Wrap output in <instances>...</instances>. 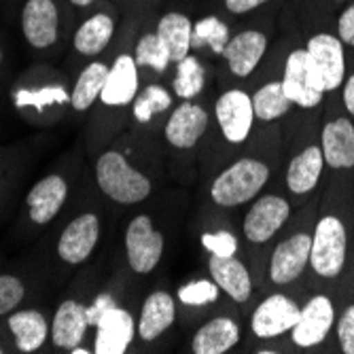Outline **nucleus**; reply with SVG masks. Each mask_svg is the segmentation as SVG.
Instances as JSON below:
<instances>
[{"label": "nucleus", "instance_id": "a211bd4d", "mask_svg": "<svg viewBox=\"0 0 354 354\" xmlns=\"http://www.w3.org/2000/svg\"><path fill=\"white\" fill-rule=\"evenodd\" d=\"M325 164L333 170L354 168V125L346 117H337L323 127L320 136Z\"/></svg>", "mask_w": 354, "mask_h": 354}, {"label": "nucleus", "instance_id": "a19ab883", "mask_svg": "<svg viewBox=\"0 0 354 354\" xmlns=\"http://www.w3.org/2000/svg\"><path fill=\"white\" fill-rule=\"evenodd\" d=\"M225 7H227L230 13L234 15H244L248 11H254V9H259L261 5L270 3V0H223Z\"/></svg>", "mask_w": 354, "mask_h": 354}, {"label": "nucleus", "instance_id": "7c9ffc66", "mask_svg": "<svg viewBox=\"0 0 354 354\" xmlns=\"http://www.w3.org/2000/svg\"><path fill=\"white\" fill-rule=\"evenodd\" d=\"M232 35H230V26L225 24L223 19L208 15L202 17L200 21L193 24V35H191V47L202 49L208 47L212 53L223 55L225 47H227Z\"/></svg>", "mask_w": 354, "mask_h": 354}, {"label": "nucleus", "instance_id": "dca6fc26", "mask_svg": "<svg viewBox=\"0 0 354 354\" xmlns=\"http://www.w3.org/2000/svg\"><path fill=\"white\" fill-rule=\"evenodd\" d=\"M268 51V37L261 30H244L230 39L227 47L223 51V57L227 62L232 75L244 79L252 75V71L259 66Z\"/></svg>", "mask_w": 354, "mask_h": 354}, {"label": "nucleus", "instance_id": "f03ea898", "mask_svg": "<svg viewBox=\"0 0 354 354\" xmlns=\"http://www.w3.org/2000/svg\"><path fill=\"white\" fill-rule=\"evenodd\" d=\"M95 180L111 200L123 206L140 204L151 196V180L132 168L119 151H106L100 155L95 162Z\"/></svg>", "mask_w": 354, "mask_h": 354}, {"label": "nucleus", "instance_id": "a18cd8bd", "mask_svg": "<svg viewBox=\"0 0 354 354\" xmlns=\"http://www.w3.org/2000/svg\"><path fill=\"white\" fill-rule=\"evenodd\" d=\"M0 62H3V51H0Z\"/></svg>", "mask_w": 354, "mask_h": 354}, {"label": "nucleus", "instance_id": "f257e3e1", "mask_svg": "<svg viewBox=\"0 0 354 354\" xmlns=\"http://www.w3.org/2000/svg\"><path fill=\"white\" fill-rule=\"evenodd\" d=\"M270 180V168L252 157H242L225 168L210 185V198L221 208H236L252 202Z\"/></svg>", "mask_w": 354, "mask_h": 354}, {"label": "nucleus", "instance_id": "473e14b6", "mask_svg": "<svg viewBox=\"0 0 354 354\" xmlns=\"http://www.w3.org/2000/svg\"><path fill=\"white\" fill-rule=\"evenodd\" d=\"M134 59L138 64V68L149 66L155 73H164L168 68V64L172 62L166 43L159 39L157 32H149V35L140 37V41L136 43Z\"/></svg>", "mask_w": 354, "mask_h": 354}, {"label": "nucleus", "instance_id": "ea45409f", "mask_svg": "<svg viewBox=\"0 0 354 354\" xmlns=\"http://www.w3.org/2000/svg\"><path fill=\"white\" fill-rule=\"evenodd\" d=\"M115 306V301H113V297L111 295H98L95 297V301L91 304V306H87V320H89V327H95L98 325V320L102 318V314L109 310V308H113Z\"/></svg>", "mask_w": 354, "mask_h": 354}, {"label": "nucleus", "instance_id": "c9c22d12", "mask_svg": "<svg viewBox=\"0 0 354 354\" xmlns=\"http://www.w3.org/2000/svg\"><path fill=\"white\" fill-rule=\"evenodd\" d=\"M200 240L202 246L214 257H236L238 252V238L232 232H206Z\"/></svg>", "mask_w": 354, "mask_h": 354}, {"label": "nucleus", "instance_id": "7ed1b4c3", "mask_svg": "<svg viewBox=\"0 0 354 354\" xmlns=\"http://www.w3.org/2000/svg\"><path fill=\"white\" fill-rule=\"evenodd\" d=\"M348 254V234L339 216L327 214L318 218L314 234H312V248H310V268L320 278H337L346 266Z\"/></svg>", "mask_w": 354, "mask_h": 354}, {"label": "nucleus", "instance_id": "bb28decb", "mask_svg": "<svg viewBox=\"0 0 354 354\" xmlns=\"http://www.w3.org/2000/svg\"><path fill=\"white\" fill-rule=\"evenodd\" d=\"M115 19L106 13H95L81 24L75 35V49L83 55H98L113 39Z\"/></svg>", "mask_w": 354, "mask_h": 354}, {"label": "nucleus", "instance_id": "72a5a7b5", "mask_svg": "<svg viewBox=\"0 0 354 354\" xmlns=\"http://www.w3.org/2000/svg\"><path fill=\"white\" fill-rule=\"evenodd\" d=\"M218 293H221V288L212 278L191 280L189 284L178 288V301L189 308H204V306L214 304L218 299Z\"/></svg>", "mask_w": 354, "mask_h": 354}, {"label": "nucleus", "instance_id": "9d476101", "mask_svg": "<svg viewBox=\"0 0 354 354\" xmlns=\"http://www.w3.org/2000/svg\"><path fill=\"white\" fill-rule=\"evenodd\" d=\"M310 248H312V236L304 232L282 240L272 254L270 280L278 286L295 282L304 274V270L310 268Z\"/></svg>", "mask_w": 354, "mask_h": 354}, {"label": "nucleus", "instance_id": "4be33fe9", "mask_svg": "<svg viewBox=\"0 0 354 354\" xmlns=\"http://www.w3.org/2000/svg\"><path fill=\"white\" fill-rule=\"evenodd\" d=\"M87 329H89L87 306L75 299H66L55 310L53 325H51V342L55 348L73 350L83 342Z\"/></svg>", "mask_w": 354, "mask_h": 354}, {"label": "nucleus", "instance_id": "37998d69", "mask_svg": "<svg viewBox=\"0 0 354 354\" xmlns=\"http://www.w3.org/2000/svg\"><path fill=\"white\" fill-rule=\"evenodd\" d=\"M71 3H73L75 7H89V5L95 3V0H71Z\"/></svg>", "mask_w": 354, "mask_h": 354}, {"label": "nucleus", "instance_id": "49530a36", "mask_svg": "<svg viewBox=\"0 0 354 354\" xmlns=\"http://www.w3.org/2000/svg\"><path fill=\"white\" fill-rule=\"evenodd\" d=\"M0 354H3V346H0Z\"/></svg>", "mask_w": 354, "mask_h": 354}, {"label": "nucleus", "instance_id": "393cba45", "mask_svg": "<svg viewBox=\"0 0 354 354\" xmlns=\"http://www.w3.org/2000/svg\"><path fill=\"white\" fill-rule=\"evenodd\" d=\"M9 329L15 337V346L19 352L30 354L39 350L49 333L47 320L39 310H21L9 316Z\"/></svg>", "mask_w": 354, "mask_h": 354}, {"label": "nucleus", "instance_id": "cd10ccee", "mask_svg": "<svg viewBox=\"0 0 354 354\" xmlns=\"http://www.w3.org/2000/svg\"><path fill=\"white\" fill-rule=\"evenodd\" d=\"M109 77V66L104 62H91L89 66H85L75 83V89L71 93V104L75 111L83 113L87 111L95 100L100 98L102 87Z\"/></svg>", "mask_w": 354, "mask_h": 354}, {"label": "nucleus", "instance_id": "39448f33", "mask_svg": "<svg viewBox=\"0 0 354 354\" xmlns=\"http://www.w3.org/2000/svg\"><path fill=\"white\" fill-rule=\"evenodd\" d=\"M164 234L155 227V223L147 214H138L130 221L125 230V254L130 268L145 276L151 274L164 257Z\"/></svg>", "mask_w": 354, "mask_h": 354}, {"label": "nucleus", "instance_id": "c756f323", "mask_svg": "<svg viewBox=\"0 0 354 354\" xmlns=\"http://www.w3.org/2000/svg\"><path fill=\"white\" fill-rule=\"evenodd\" d=\"M206 83V73L202 62L196 55H187L185 59L176 62V75L172 81V91L180 100H193L202 93Z\"/></svg>", "mask_w": 354, "mask_h": 354}, {"label": "nucleus", "instance_id": "79ce46f5", "mask_svg": "<svg viewBox=\"0 0 354 354\" xmlns=\"http://www.w3.org/2000/svg\"><path fill=\"white\" fill-rule=\"evenodd\" d=\"M344 106L354 117V75L344 81Z\"/></svg>", "mask_w": 354, "mask_h": 354}, {"label": "nucleus", "instance_id": "20e7f679", "mask_svg": "<svg viewBox=\"0 0 354 354\" xmlns=\"http://www.w3.org/2000/svg\"><path fill=\"white\" fill-rule=\"evenodd\" d=\"M282 87L286 98L299 109H314L325 98V85L318 77V71L306 49H295L288 53L282 75Z\"/></svg>", "mask_w": 354, "mask_h": 354}, {"label": "nucleus", "instance_id": "412c9836", "mask_svg": "<svg viewBox=\"0 0 354 354\" xmlns=\"http://www.w3.org/2000/svg\"><path fill=\"white\" fill-rule=\"evenodd\" d=\"M208 270H210V278L218 284V288L225 295H230L236 304L248 301V297L252 295V278L238 257L210 254Z\"/></svg>", "mask_w": 354, "mask_h": 354}, {"label": "nucleus", "instance_id": "2eb2a0df", "mask_svg": "<svg viewBox=\"0 0 354 354\" xmlns=\"http://www.w3.org/2000/svg\"><path fill=\"white\" fill-rule=\"evenodd\" d=\"M208 130V113L204 106L193 104L191 100H183L176 106L164 127L166 140L176 149H191Z\"/></svg>", "mask_w": 354, "mask_h": 354}, {"label": "nucleus", "instance_id": "f8f14e48", "mask_svg": "<svg viewBox=\"0 0 354 354\" xmlns=\"http://www.w3.org/2000/svg\"><path fill=\"white\" fill-rule=\"evenodd\" d=\"M306 51L314 62L318 77L325 85V91H333L346 81V55L339 37L325 35V32L323 35H314L308 41Z\"/></svg>", "mask_w": 354, "mask_h": 354}, {"label": "nucleus", "instance_id": "5701e85b", "mask_svg": "<svg viewBox=\"0 0 354 354\" xmlns=\"http://www.w3.org/2000/svg\"><path fill=\"white\" fill-rule=\"evenodd\" d=\"M240 342V325L230 316H216L202 325L191 339L193 354H225Z\"/></svg>", "mask_w": 354, "mask_h": 354}, {"label": "nucleus", "instance_id": "58836bf2", "mask_svg": "<svg viewBox=\"0 0 354 354\" xmlns=\"http://www.w3.org/2000/svg\"><path fill=\"white\" fill-rule=\"evenodd\" d=\"M337 37L344 45L354 47V3L337 19Z\"/></svg>", "mask_w": 354, "mask_h": 354}, {"label": "nucleus", "instance_id": "2f4dec72", "mask_svg": "<svg viewBox=\"0 0 354 354\" xmlns=\"http://www.w3.org/2000/svg\"><path fill=\"white\" fill-rule=\"evenodd\" d=\"M172 106V93L162 85H149L138 91L134 100V119L138 123H149L155 115L166 113Z\"/></svg>", "mask_w": 354, "mask_h": 354}, {"label": "nucleus", "instance_id": "f3484780", "mask_svg": "<svg viewBox=\"0 0 354 354\" xmlns=\"http://www.w3.org/2000/svg\"><path fill=\"white\" fill-rule=\"evenodd\" d=\"M138 64L134 55L121 53L115 64L109 68L106 83L102 87L100 100L106 106H127L136 100L138 95Z\"/></svg>", "mask_w": 354, "mask_h": 354}, {"label": "nucleus", "instance_id": "c03bdc74", "mask_svg": "<svg viewBox=\"0 0 354 354\" xmlns=\"http://www.w3.org/2000/svg\"><path fill=\"white\" fill-rule=\"evenodd\" d=\"M71 352H73V354H89V352H93V350H87L85 346H81V344H79V346H77V348H73Z\"/></svg>", "mask_w": 354, "mask_h": 354}, {"label": "nucleus", "instance_id": "6e6552de", "mask_svg": "<svg viewBox=\"0 0 354 354\" xmlns=\"http://www.w3.org/2000/svg\"><path fill=\"white\" fill-rule=\"evenodd\" d=\"M299 312L301 308L297 306L295 299L282 293H274L254 308L250 316V331L259 339H270V337L291 333L299 318Z\"/></svg>", "mask_w": 354, "mask_h": 354}, {"label": "nucleus", "instance_id": "1a4fd4ad", "mask_svg": "<svg viewBox=\"0 0 354 354\" xmlns=\"http://www.w3.org/2000/svg\"><path fill=\"white\" fill-rule=\"evenodd\" d=\"M335 308L327 295H314L299 312L295 327L291 329L293 344L299 348H314L323 344L333 329Z\"/></svg>", "mask_w": 354, "mask_h": 354}, {"label": "nucleus", "instance_id": "9b49d317", "mask_svg": "<svg viewBox=\"0 0 354 354\" xmlns=\"http://www.w3.org/2000/svg\"><path fill=\"white\" fill-rule=\"evenodd\" d=\"M100 238V221L95 214L85 212L71 221L57 240V254L62 261L79 266L89 259Z\"/></svg>", "mask_w": 354, "mask_h": 354}, {"label": "nucleus", "instance_id": "e433bc0d", "mask_svg": "<svg viewBox=\"0 0 354 354\" xmlns=\"http://www.w3.org/2000/svg\"><path fill=\"white\" fill-rule=\"evenodd\" d=\"M337 342L344 354H354V304L348 306L339 316Z\"/></svg>", "mask_w": 354, "mask_h": 354}, {"label": "nucleus", "instance_id": "b1692460", "mask_svg": "<svg viewBox=\"0 0 354 354\" xmlns=\"http://www.w3.org/2000/svg\"><path fill=\"white\" fill-rule=\"evenodd\" d=\"M325 157L320 147H306L301 153H297L286 170V187L295 196H306L310 193L323 174L325 168Z\"/></svg>", "mask_w": 354, "mask_h": 354}, {"label": "nucleus", "instance_id": "0eeeda50", "mask_svg": "<svg viewBox=\"0 0 354 354\" xmlns=\"http://www.w3.org/2000/svg\"><path fill=\"white\" fill-rule=\"evenodd\" d=\"M214 117L223 132V138L232 145H242L252 130L254 111H252V95L244 89H230L214 104Z\"/></svg>", "mask_w": 354, "mask_h": 354}, {"label": "nucleus", "instance_id": "ddd939ff", "mask_svg": "<svg viewBox=\"0 0 354 354\" xmlns=\"http://www.w3.org/2000/svg\"><path fill=\"white\" fill-rule=\"evenodd\" d=\"M98 333H95V344H93V352L95 354H123L130 348V344L134 342V316L119 308L113 306L109 308L102 318L95 325Z\"/></svg>", "mask_w": 354, "mask_h": 354}, {"label": "nucleus", "instance_id": "aec40b11", "mask_svg": "<svg viewBox=\"0 0 354 354\" xmlns=\"http://www.w3.org/2000/svg\"><path fill=\"white\" fill-rule=\"evenodd\" d=\"M66 198H68L66 180L57 174H49L30 189L26 198L28 214L37 225H45L51 218H55V214L62 210Z\"/></svg>", "mask_w": 354, "mask_h": 354}, {"label": "nucleus", "instance_id": "4468645a", "mask_svg": "<svg viewBox=\"0 0 354 354\" xmlns=\"http://www.w3.org/2000/svg\"><path fill=\"white\" fill-rule=\"evenodd\" d=\"M21 30L32 47H51L59 30V15L53 0H28L21 11Z\"/></svg>", "mask_w": 354, "mask_h": 354}, {"label": "nucleus", "instance_id": "f704fd0d", "mask_svg": "<svg viewBox=\"0 0 354 354\" xmlns=\"http://www.w3.org/2000/svg\"><path fill=\"white\" fill-rule=\"evenodd\" d=\"M24 282L17 276H0V316L11 314L24 299Z\"/></svg>", "mask_w": 354, "mask_h": 354}, {"label": "nucleus", "instance_id": "c85d7f7f", "mask_svg": "<svg viewBox=\"0 0 354 354\" xmlns=\"http://www.w3.org/2000/svg\"><path fill=\"white\" fill-rule=\"evenodd\" d=\"M291 109H293V102L286 98L282 81H270L252 93L254 119H259L263 123L282 119Z\"/></svg>", "mask_w": 354, "mask_h": 354}, {"label": "nucleus", "instance_id": "6ab92c4d", "mask_svg": "<svg viewBox=\"0 0 354 354\" xmlns=\"http://www.w3.org/2000/svg\"><path fill=\"white\" fill-rule=\"evenodd\" d=\"M174 320H176L174 297L166 291H153L151 295H147L140 308L136 333L142 342H155L174 325Z\"/></svg>", "mask_w": 354, "mask_h": 354}, {"label": "nucleus", "instance_id": "423d86ee", "mask_svg": "<svg viewBox=\"0 0 354 354\" xmlns=\"http://www.w3.org/2000/svg\"><path fill=\"white\" fill-rule=\"evenodd\" d=\"M291 216V204L284 198L268 193L252 202L248 212L244 214L242 232L250 244H266L274 238L282 225Z\"/></svg>", "mask_w": 354, "mask_h": 354}, {"label": "nucleus", "instance_id": "4c0bfd02", "mask_svg": "<svg viewBox=\"0 0 354 354\" xmlns=\"http://www.w3.org/2000/svg\"><path fill=\"white\" fill-rule=\"evenodd\" d=\"M66 100V93H64L59 87L55 89H43V91H35V93H28V91H17V104H26V102H62Z\"/></svg>", "mask_w": 354, "mask_h": 354}, {"label": "nucleus", "instance_id": "a878e982", "mask_svg": "<svg viewBox=\"0 0 354 354\" xmlns=\"http://www.w3.org/2000/svg\"><path fill=\"white\" fill-rule=\"evenodd\" d=\"M157 35L162 39L170 51L172 62H180L189 55L191 47V35H193V21L178 11H168L157 24Z\"/></svg>", "mask_w": 354, "mask_h": 354}]
</instances>
